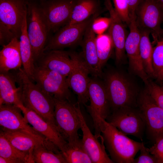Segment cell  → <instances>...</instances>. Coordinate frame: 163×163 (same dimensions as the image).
I'll return each mask as SVG.
<instances>
[{
	"label": "cell",
	"instance_id": "cell-1",
	"mask_svg": "<svg viewBox=\"0 0 163 163\" xmlns=\"http://www.w3.org/2000/svg\"><path fill=\"white\" fill-rule=\"evenodd\" d=\"M16 71L13 74L20 88L23 105L57 128L54 117V98L34 83L23 68Z\"/></svg>",
	"mask_w": 163,
	"mask_h": 163
},
{
	"label": "cell",
	"instance_id": "cell-2",
	"mask_svg": "<svg viewBox=\"0 0 163 163\" xmlns=\"http://www.w3.org/2000/svg\"><path fill=\"white\" fill-rule=\"evenodd\" d=\"M101 131V140L113 163H133L143 142L129 138L105 120H102Z\"/></svg>",
	"mask_w": 163,
	"mask_h": 163
},
{
	"label": "cell",
	"instance_id": "cell-3",
	"mask_svg": "<svg viewBox=\"0 0 163 163\" xmlns=\"http://www.w3.org/2000/svg\"><path fill=\"white\" fill-rule=\"evenodd\" d=\"M111 112L124 107H137L139 92L133 82L123 73L112 70L107 72L103 82Z\"/></svg>",
	"mask_w": 163,
	"mask_h": 163
},
{
	"label": "cell",
	"instance_id": "cell-4",
	"mask_svg": "<svg viewBox=\"0 0 163 163\" xmlns=\"http://www.w3.org/2000/svg\"><path fill=\"white\" fill-rule=\"evenodd\" d=\"M88 94L90 104L85 106L92 119L94 135L97 138L101 139L102 120H106L111 110L103 83L97 77L90 78Z\"/></svg>",
	"mask_w": 163,
	"mask_h": 163
},
{
	"label": "cell",
	"instance_id": "cell-5",
	"mask_svg": "<svg viewBox=\"0 0 163 163\" xmlns=\"http://www.w3.org/2000/svg\"><path fill=\"white\" fill-rule=\"evenodd\" d=\"M27 33L35 62L43 52L50 33L41 14L40 6L27 1Z\"/></svg>",
	"mask_w": 163,
	"mask_h": 163
},
{
	"label": "cell",
	"instance_id": "cell-6",
	"mask_svg": "<svg viewBox=\"0 0 163 163\" xmlns=\"http://www.w3.org/2000/svg\"><path fill=\"white\" fill-rule=\"evenodd\" d=\"M54 117L58 130L64 139L71 142L79 138L81 122L77 106L67 100L54 98Z\"/></svg>",
	"mask_w": 163,
	"mask_h": 163
},
{
	"label": "cell",
	"instance_id": "cell-7",
	"mask_svg": "<svg viewBox=\"0 0 163 163\" xmlns=\"http://www.w3.org/2000/svg\"><path fill=\"white\" fill-rule=\"evenodd\" d=\"M149 138L155 142L163 136V110L145 89L140 92L137 101Z\"/></svg>",
	"mask_w": 163,
	"mask_h": 163
},
{
	"label": "cell",
	"instance_id": "cell-8",
	"mask_svg": "<svg viewBox=\"0 0 163 163\" xmlns=\"http://www.w3.org/2000/svg\"><path fill=\"white\" fill-rule=\"evenodd\" d=\"M136 21L139 30L149 31L153 39V43L161 40L163 29V9L155 0H143L136 12Z\"/></svg>",
	"mask_w": 163,
	"mask_h": 163
},
{
	"label": "cell",
	"instance_id": "cell-9",
	"mask_svg": "<svg viewBox=\"0 0 163 163\" xmlns=\"http://www.w3.org/2000/svg\"><path fill=\"white\" fill-rule=\"evenodd\" d=\"M106 120L125 135L142 141L145 125L137 107H124L113 111Z\"/></svg>",
	"mask_w": 163,
	"mask_h": 163
},
{
	"label": "cell",
	"instance_id": "cell-10",
	"mask_svg": "<svg viewBox=\"0 0 163 163\" xmlns=\"http://www.w3.org/2000/svg\"><path fill=\"white\" fill-rule=\"evenodd\" d=\"M35 66L33 82L54 98L70 101L71 94L67 77L55 72Z\"/></svg>",
	"mask_w": 163,
	"mask_h": 163
},
{
	"label": "cell",
	"instance_id": "cell-11",
	"mask_svg": "<svg viewBox=\"0 0 163 163\" xmlns=\"http://www.w3.org/2000/svg\"><path fill=\"white\" fill-rule=\"evenodd\" d=\"M76 0H48L40 6L49 33L55 32L69 22Z\"/></svg>",
	"mask_w": 163,
	"mask_h": 163
},
{
	"label": "cell",
	"instance_id": "cell-12",
	"mask_svg": "<svg viewBox=\"0 0 163 163\" xmlns=\"http://www.w3.org/2000/svg\"><path fill=\"white\" fill-rule=\"evenodd\" d=\"M27 3L26 0H0V28L7 29L19 38L27 14Z\"/></svg>",
	"mask_w": 163,
	"mask_h": 163
},
{
	"label": "cell",
	"instance_id": "cell-13",
	"mask_svg": "<svg viewBox=\"0 0 163 163\" xmlns=\"http://www.w3.org/2000/svg\"><path fill=\"white\" fill-rule=\"evenodd\" d=\"M100 13L93 15L86 20L62 27L48 41L43 50H62L80 43L85 32L89 24L96 19Z\"/></svg>",
	"mask_w": 163,
	"mask_h": 163
},
{
	"label": "cell",
	"instance_id": "cell-14",
	"mask_svg": "<svg viewBox=\"0 0 163 163\" xmlns=\"http://www.w3.org/2000/svg\"><path fill=\"white\" fill-rule=\"evenodd\" d=\"M69 53L73 66L67 77L68 85L77 95V103L85 106L89 100L88 86L90 78L88 75L90 72L80 53L73 51H69Z\"/></svg>",
	"mask_w": 163,
	"mask_h": 163
},
{
	"label": "cell",
	"instance_id": "cell-15",
	"mask_svg": "<svg viewBox=\"0 0 163 163\" xmlns=\"http://www.w3.org/2000/svg\"><path fill=\"white\" fill-rule=\"evenodd\" d=\"M129 32L125 43V50L129 59V67L135 75L145 83L149 76L144 69L141 58L139 45L140 33L136 22V17L130 19L129 26Z\"/></svg>",
	"mask_w": 163,
	"mask_h": 163
},
{
	"label": "cell",
	"instance_id": "cell-16",
	"mask_svg": "<svg viewBox=\"0 0 163 163\" xmlns=\"http://www.w3.org/2000/svg\"><path fill=\"white\" fill-rule=\"evenodd\" d=\"M104 5L110 15L108 34L113 42L115 51V63L123 62L125 56V43L127 37L123 22L113 7L111 0H104Z\"/></svg>",
	"mask_w": 163,
	"mask_h": 163
},
{
	"label": "cell",
	"instance_id": "cell-17",
	"mask_svg": "<svg viewBox=\"0 0 163 163\" xmlns=\"http://www.w3.org/2000/svg\"><path fill=\"white\" fill-rule=\"evenodd\" d=\"M28 123L46 139L55 145L62 152L67 142L56 127L45 120L37 113L25 107L23 104L18 106Z\"/></svg>",
	"mask_w": 163,
	"mask_h": 163
},
{
	"label": "cell",
	"instance_id": "cell-18",
	"mask_svg": "<svg viewBox=\"0 0 163 163\" xmlns=\"http://www.w3.org/2000/svg\"><path fill=\"white\" fill-rule=\"evenodd\" d=\"M77 110L81 122L83 144L93 163H113L107 154L103 142L101 143L93 135L88 126L77 103Z\"/></svg>",
	"mask_w": 163,
	"mask_h": 163
},
{
	"label": "cell",
	"instance_id": "cell-19",
	"mask_svg": "<svg viewBox=\"0 0 163 163\" xmlns=\"http://www.w3.org/2000/svg\"><path fill=\"white\" fill-rule=\"evenodd\" d=\"M35 64L36 66L55 72L66 77L70 74L73 66L69 52L62 50L43 52Z\"/></svg>",
	"mask_w": 163,
	"mask_h": 163
},
{
	"label": "cell",
	"instance_id": "cell-20",
	"mask_svg": "<svg viewBox=\"0 0 163 163\" xmlns=\"http://www.w3.org/2000/svg\"><path fill=\"white\" fill-rule=\"evenodd\" d=\"M94 21L89 24L85 32L80 43L82 49L80 54L90 74L94 77H101L103 73L97 54L95 32L93 26Z\"/></svg>",
	"mask_w": 163,
	"mask_h": 163
},
{
	"label": "cell",
	"instance_id": "cell-21",
	"mask_svg": "<svg viewBox=\"0 0 163 163\" xmlns=\"http://www.w3.org/2000/svg\"><path fill=\"white\" fill-rule=\"evenodd\" d=\"M21 112V109L15 105H0V128L11 130L26 131L45 138L28 124Z\"/></svg>",
	"mask_w": 163,
	"mask_h": 163
},
{
	"label": "cell",
	"instance_id": "cell-22",
	"mask_svg": "<svg viewBox=\"0 0 163 163\" xmlns=\"http://www.w3.org/2000/svg\"><path fill=\"white\" fill-rule=\"evenodd\" d=\"M0 132L13 146L29 154L32 159V153L34 147L47 141L44 137L24 131L11 130L0 128Z\"/></svg>",
	"mask_w": 163,
	"mask_h": 163
},
{
	"label": "cell",
	"instance_id": "cell-23",
	"mask_svg": "<svg viewBox=\"0 0 163 163\" xmlns=\"http://www.w3.org/2000/svg\"><path fill=\"white\" fill-rule=\"evenodd\" d=\"M0 51V72H7L17 70L22 66L18 38L14 37L2 46Z\"/></svg>",
	"mask_w": 163,
	"mask_h": 163
},
{
	"label": "cell",
	"instance_id": "cell-24",
	"mask_svg": "<svg viewBox=\"0 0 163 163\" xmlns=\"http://www.w3.org/2000/svg\"><path fill=\"white\" fill-rule=\"evenodd\" d=\"M16 82L13 74L9 72H0V105L11 104L18 106L23 104L20 88L16 86Z\"/></svg>",
	"mask_w": 163,
	"mask_h": 163
},
{
	"label": "cell",
	"instance_id": "cell-25",
	"mask_svg": "<svg viewBox=\"0 0 163 163\" xmlns=\"http://www.w3.org/2000/svg\"><path fill=\"white\" fill-rule=\"evenodd\" d=\"M32 156L34 163H67L58 147L48 141L36 145Z\"/></svg>",
	"mask_w": 163,
	"mask_h": 163
},
{
	"label": "cell",
	"instance_id": "cell-26",
	"mask_svg": "<svg viewBox=\"0 0 163 163\" xmlns=\"http://www.w3.org/2000/svg\"><path fill=\"white\" fill-rule=\"evenodd\" d=\"M98 0H76L71 17L66 25H71L83 22L93 15L101 13Z\"/></svg>",
	"mask_w": 163,
	"mask_h": 163
},
{
	"label": "cell",
	"instance_id": "cell-27",
	"mask_svg": "<svg viewBox=\"0 0 163 163\" xmlns=\"http://www.w3.org/2000/svg\"><path fill=\"white\" fill-rule=\"evenodd\" d=\"M27 15L23 22L19 38L20 49L23 68L32 81L35 66L32 47L27 33Z\"/></svg>",
	"mask_w": 163,
	"mask_h": 163
},
{
	"label": "cell",
	"instance_id": "cell-28",
	"mask_svg": "<svg viewBox=\"0 0 163 163\" xmlns=\"http://www.w3.org/2000/svg\"><path fill=\"white\" fill-rule=\"evenodd\" d=\"M67 163H92V160L86 150L82 139L67 142L62 152Z\"/></svg>",
	"mask_w": 163,
	"mask_h": 163
},
{
	"label": "cell",
	"instance_id": "cell-29",
	"mask_svg": "<svg viewBox=\"0 0 163 163\" xmlns=\"http://www.w3.org/2000/svg\"><path fill=\"white\" fill-rule=\"evenodd\" d=\"M140 40L139 52L145 71L147 75L154 76V70L152 62L153 48L149 38L150 33L145 30H139Z\"/></svg>",
	"mask_w": 163,
	"mask_h": 163
},
{
	"label": "cell",
	"instance_id": "cell-30",
	"mask_svg": "<svg viewBox=\"0 0 163 163\" xmlns=\"http://www.w3.org/2000/svg\"><path fill=\"white\" fill-rule=\"evenodd\" d=\"M0 156L24 161L25 163H34L31 156L13 146L0 132Z\"/></svg>",
	"mask_w": 163,
	"mask_h": 163
},
{
	"label": "cell",
	"instance_id": "cell-31",
	"mask_svg": "<svg viewBox=\"0 0 163 163\" xmlns=\"http://www.w3.org/2000/svg\"><path fill=\"white\" fill-rule=\"evenodd\" d=\"M96 46L100 65L101 69L111 57L114 48L109 34H100L96 37Z\"/></svg>",
	"mask_w": 163,
	"mask_h": 163
},
{
	"label": "cell",
	"instance_id": "cell-32",
	"mask_svg": "<svg viewBox=\"0 0 163 163\" xmlns=\"http://www.w3.org/2000/svg\"><path fill=\"white\" fill-rule=\"evenodd\" d=\"M145 84L146 90L163 110V87L149 79Z\"/></svg>",
	"mask_w": 163,
	"mask_h": 163
},
{
	"label": "cell",
	"instance_id": "cell-33",
	"mask_svg": "<svg viewBox=\"0 0 163 163\" xmlns=\"http://www.w3.org/2000/svg\"><path fill=\"white\" fill-rule=\"evenodd\" d=\"M152 62L154 76L163 66V40L162 39L158 42L153 48Z\"/></svg>",
	"mask_w": 163,
	"mask_h": 163
},
{
	"label": "cell",
	"instance_id": "cell-34",
	"mask_svg": "<svg viewBox=\"0 0 163 163\" xmlns=\"http://www.w3.org/2000/svg\"><path fill=\"white\" fill-rule=\"evenodd\" d=\"M114 8L123 21L128 26L130 22L127 0H113Z\"/></svg>",
	"mask_w": 163,
	"mask_h": 163
},
{
	"label": "cell",
	"instance_id": "cell-35",
	"mask_svg": "<svg viewBox=\"0 0 163 163\" xmlns=\"http://www.w3.org/2000/svg\"><path fill=\"white\" fill-rule=\"evenodd\" d=\"M148 150L155 157L157 163H163V136L157 139Z\"/></svg>",
	"mask_w": 163,
	"mask_h": 163
},
{
	"label": "cell",
	"instance_id": "cell-36",
	"mask_svg": "<svg viewBox=\"0 0 163 163\" xmlns=\"http://www.w3.org/2000/svg\"><path fill=\"white\" fill-rule=\"evenodd\" d=\"M139 151V155L134 158L133 163H157L156 159L148 150L143 142Z\"/></svg>",
	"mask_w": 163,
	"mask_h": 163
},
{
	"label": "cell",
	"instance_id": "cell-37",
	"mask_svg": "<svg viewBox=\"0 0 163 163\" xmlns=\"http://www.w3.org/2000/svg\"><path fill=\"white\" fill-rule=\"evenodd\" d=\"M143 0H127L129 15L131 18L136 17V10Z\"/></svg>",
	"mask_w": 163,
	"mask_h": 163
},
{
	"label": "cell",
	"instance_id": "cell-38",
	"mask_svg": "<svg viewBox=\"0 0 163 163\" xmlns=\"http://www.w3.org/2000/svg\"><path fill=\"white\" fill-rule=\"evenodd\" d=\"M95 20V22L99 24V25H93L94 31L99 30V31H103L109 27L110 23V18H105L100 19L98 20V22L97 21H96Z\"/></svg>",
	"mask_w": 163,
	"mask_h": 163
},
{
	"label": "cell",
	"instance_id": "cell-39",
	"mask_svg": "<svg viewBox=\"0 0 163 163\" xmlns=\"http://www.w3.org/2000/svg\"><path fill=\"white\" fill-rule=\"evenodd\" d=\"M0 163H25V162L20 159L6 158L0 156Z\"/></svg>",
	"mask_w": 163,
	"mask_h": 163
},
{
	"label": "cell",
	"instance_id": "cell-40",
	"mask_svg": "<svg viewBox=\"0 0 163 163\" xmlns=\"http://www.w3.org/2000/svg\"><path fill=\"white\" fill-rule=\"evenodd\" d=\"M156 77L159 80L163 81V66L155 74Z\"/></svg>",
	"mask_w": 163,
	"mask_h": 163
},
{
	"label": "cell",
	"instance_id": "cell-41",
	"mask_svg": "<svg viewBox=\"0 0 163 163\" xmlns=\"http://www.w3.org/2000/svg\"><path fill=\"white\" fill-rule=\"evenodd\" d=\"M158 5L163 9V0H155Z\"/></svg>",
	"mask_w": 163,
	"mask_h": 163
},
{
	"label": "cell",
	"instance_id": "cell-42",
	"mask_svg": "<svg viewBox=\"0 0 163 163\" xmlns=\"http://www.w3.org/2000/svg\"><path fill=\"white\" fill-rule=\"evenodd\" d=\"M162 40H163V37H162Z\"/></svg>",
	"mask_w": 163,
	"mask_h": 163
}]
</instances>
